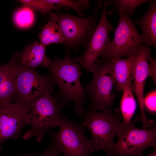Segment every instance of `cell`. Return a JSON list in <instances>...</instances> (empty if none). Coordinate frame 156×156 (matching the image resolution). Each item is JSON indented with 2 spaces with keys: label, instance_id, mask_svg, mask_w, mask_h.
Returning a JSON list of instances; mask_svg holds the SVG:
<instances>
[{
  "label": "cell",
  "instance_id": "obj_13",
  "mask_svg": "<svg viewBox=\"0 0 156 156\" xmlns=\"http://www.w3.org/2000/svg\"><path fill=\"white\" fill-rule=\"evenodd\" d=\"M19 54L15 53L9 62L0 65V103L13 102Z\"/></svg>",
  "mask_w": 156,
  "mask_h": 156
},
{
  "label": "cell",
  "instance_id": "obj_19",
  "mask_svg": "<svg viewBox=\"0 0 156 156\" xmlns=\"http://www.w3.org/2000/svg\"><path fill=\"white\" fill-rule=\"evenodd\" d=\"M148 0H112L110 1L113 7L107 13L112 15L115 12L131 18L135 10L144 3H149Z\"/></svg>",
  "mask_w": 156,
  "mask_h": 156
},
{
  "label": "cell",
  "instance_id": "obj_22",
  "mask_svg": "<svg viewBox=\"0 0 156 156\" xmlns=\"http://www.w3.org/2000/svg\"><path fill=\"white\" fill-rule=\"evenodd\" d=\"M55 4L64 7L73 8L78 13L79 15L82 17V11L89 7V0L72 1L67 0H51Z\"/></svg>",
  "mask_w": 156,
  "mask_h": 156
},
{
  "label": "cell",
  "instance_id": "obj_29",
  "mask_svg": "<svg viewBox=\"0 0 156 156\" xmlns=\"http://www.w3.org/2000/svg\"><path fill=\"white\" fill-rule=\"evenodd\" d=\"M106 156H113L111 155H106Z\"/></svg>",
  "mask_w": 156,
  "mask_h": 156
},
{
  "label": "cell",
  "instance_id": "obj_6",
  "mask_svg": "<svg viewBox=\"0 0 156 156\" xmlns=\"http://www.w3.org/2000/svg\"><path fill=\"white\" fill-rule=\"evenodd\" d=\"M15 85L13 102L28 111L32 103L47 93H52L55 83L50 73L41 75L35 69L27 67L20 62Z\"/></svg>",
  "mask_w": 156,
  "mask_h": 156
},
{
  "label": "cell",
  "instance_id": "obj_3",
  "mask_svg": "<svg viewBox=\"0 0 156 156\" xmlns=\"http://www.w3.org/2000/svg\"><path fill=\"white\" fill-rule=\"evenodd\" d=\"M83 118L81 124L90 131L95 151L111 155L114 138L124 121L120 110L106 113L88 109Z\"/></svg>",
  "mask_w": 156,
  "mask_h": 156
},
{
  "label": "cell",
  "instance_id": "obj_5",
  "mask_svg": "<svg viewBox=\"0 0 156 156\" xmlns=\"http://www.w3.org/2000/svg\"><path fill=\"white\" fill-rule=\"evenodd\" d=\"M140 120L138 116L132 121L123 122L116 133L118 140L113 144L111 155L145 156L143 153L146 149L156 148V123L147 128H138L135 123Z\"/></svg>",
  "mask_w": 156,
  "mask_h": 156
},
{
  "label": "cell",
  "instance_id": "obj_15",
  "mask_svg": "<svg viewBox=\"0 0 156 156\" xmlns=\"http://www.w3.org/2000/svg\"><path fill=\"white\" fill-rule=\"evenodd\" d=\"M46 46L38 41L26 46L19 54V59L24 66L35 69L39 66L48 67L51 60L46 54Z\"/></svg>",
  "mask_w": 156,
  "mask_h": 156
},
{
  "label": "cell",
  "instance_id": "obj_25",
  "mask_svg": "<svg viewBox=\"0 0 156 156\" xmlns=\"http://www.w3.org/2000/svg\"><path fill=\"white\" fill-rule=\"evenodd\" d=\"M60 154L50 144L44 152L36 156H60ZM30 155L33 156L31 155Z\"/></svg>",
  "mask_w": 156,
  "mask_h": 156
},
{
  "label": "cell",
  "instance_id": "obj_9",
  "mask_svg": "<svg viewBox=\"0 0 156 156\" xmlns=\"http://www.w3.org/2000/svg\"><path fill=\"white\" fill-rule=\"evenodd\" d=\"M102 2L103 6L100 21L88 40L86 51L80 56L70 57L73 62H78L87 71H90L98 57L107 49L110 42L109 33L113 30V26L107 18L110 1Z\"/></svg>",
  "mask_w": 156,
  "mask_h": 156
},
{
  "label": "cell",
  "instance_id": "obj_28",
  "mask_svg": "<svg viewBox=\"0 0 156 156\" xmlns=\"http://www.w3.org/2000/svg\"><path fill=\"white\" fill-rule=\"evenodd\" d=\"M2 148V147L1 146V145H0V152L1 151V150Z\"/></svg>",
  "mask_w": 156,
  "mask_h": 156
},
{
  "label": "cell",
  "instance_id": "obj_30",
  "mask_svg": "<svg viewBox=\"0 0 156 156\" xmlns=\"http://www.w3.org/2000/svg\"><path fill=\"white\" fill-rule=\"evenodd\" d=\"M16 156H23V155L21 156V155H17Z\"/></svg>",
  "mask_w": 156,
  "mask_h": 156
},
{
  "label": "cell",
  "instance_id": "obj_12",
  "mask_svg": "<svg viewBox=\"0 0 156 156\" xmlns=\"http://www.w3.org/2000/svg\"><path fill=\"white\" fill-rule=\"evenodd\" d=\"M146 47L143 46L137 53L132 83V92L137 98L140 110V120L143 128L151 127L155 123L149 120L145 114L144 106V92L146 79L148 75V63L147 59Z\"/></svg>",
  "mask_w": 156,
  "mask_h": 156
},
{
  "label": "cell",
  "instance_id": "obj_18",
  "mask_svg": "<svg viewBox=\"0 0 156 156\" xmlns=\"http://www.w3.org/2000/svg\"><path fill=\"white\" fill-rule=\"evenodd\" d=\"M120 103V112L124 121L130 122L136 109V104L131 87H124Z\"/></svg>",
  "mask_w": 156,
  "mask_h": 156
},
{
  "label": "cell",
  "instance_id": "obj_2",
  "mask_svg": "<svg viewBox=\"0 0 156 156\" xmlns=\"http://www.w3.org/2000/svg\"><path fill=\"white\" fill-rule=\"evenodd\" d=\"M90 71L92 74L93 78L84 88L90 102L88 109L106 113L112 112L116 94L114 89L117 88L110 61L98 59Z\"/></svg>",
  "mask_w": 156,
  "mask_h": 156
},
{
  "label": "cell",
  "instance_id": "obj_20",
  "mask_svg": "<svg viewBox=\"0 0 156 156\" xmlns=\"http://www.w3.org/2000/svg\"><path fill=\"white\" fill-rule=\"evenodd\" d=\"M17 1L24 7L38 11L43 16L46 15L53 10L64 7L55 4L51 0H20Z\"/></svg>",
  "mask_w": 156,
  "mask_h": 156
},
{
  "label": "cell",
  "instance_id": "obj_7",
  "mask_svg": "<svg viewBox=\"0 0 156 156\" xmlns=\"http://www.w3.org/2000/svg\"><path fill=\"white\" fill-rule=\"evenodd\" d=\"M64 106L49 92L34 101L29 111L30 128L23 139L27 140L35 136L37 142H41L45 133L60 125Z\"/></svg>",
  "mask_w": 156,
  "mask_h": 156
},
{
  "label": "cell",
  "instance_id": "obj_10",
  "mask_svg": "<svg viewBox=\"0 0 156 156\" xmlns=\"http://www.w3.org/2000/svg\"><path fill=\"white\" fill-rule=\"evenodd\" d=\"M101 5V1L90 16L81 18L60 13L57 23L62 30L63 43L69 45L77 43L85 39L88 40L97 25L96 18Z\"/></svg>",
  "mask_w": 156,
  "mask_h": 156
},
{
  "label": "cell",
  "instance_id": "obj_24",
  "mask_svg": "<svg viewBox=\"0 0 156 156\" xmlns=\"http://www.w3.org/2000/svg\"><path fill=\"white\" fill-rule=\"evenodd\" d=\"M147 59L149 62L148 64V77L152 78L156 83V61L152 57L150 53V49L148 47L146 48Z\"/></svg>",
  "mask_w": 156,
  "mask_h": 156
},
{
  "label": "cell",
  "instance_id": "obj_11",
  "mask_svg": "<svg viewBox=\"0 0 156 156\" xmlns=\"http://www.w3.org/2000/svg\"><path fill=\"white\" fill-rule=\"evenodd\" d=\"M29 124V111L15 103H0V145L17 138Z\"/></svg>",
  "mask_w": 156,
  "mask_h": 156
},
{
  "label": "cell",
  "instance_id": "obj_4",
  "mask_svg": "<svg viewBox=\"0 0 156 156\" xmlns=\"http://www.w3.org/2000/svg\"><path fill=\"white\" fill-rule=\"evenodd\" d=\"M59 131L48 132L52 138L50 144L59 154L64 156H90L95 151L91 140L85 135L84 127L62 114Z\"/></svg>",
  "mask_w": 156,
  "mask_h": 156
},
{
  "label": "cell",
  "instance_id": "obj_16",
  "mask_svg": "<svg viewBox=\"0 0 156 156\" xmlns=\"http://www.w3.org/2000/svg\"><path fill=\"white\" fill-rule=\"evenodd\" d=\"M148 11L142 16L133 22L139 25L145 40L146 47H156V2L151 0Z\"/></svg>",
  "mask_w": 156,
  "mask_h": 156
},
{
  "label": "cell",
  "instance_id": "obj_23",
  "mask_svg": "<svg viewBox=\"0 0 156 156\" xmlns=\"http://www.w3.org/2000/svg\"><path fill=\"white\" fill-rule=\"evenodd\" d=\"M156 91L152 92L144 99V110L146 109L150 113H156Z\"/></svg>",
  "mask_w": 156,
  "mask_h": 156
},
{
  "label": "cell",
  "instance_id": "obj_26",
  "mask_svg": "<svg viewBox=\"0 0 156 156\" xmlns=\"http://www.w3.org/2000/svg\"><path fill=\"white\" fill-rule=\"evenodd\" d=\"M146 156H156V148L154 151Z\"/></svg>",
  "mask_w": 156,
  "mask_h": 156
},
{
  "label": "cell",
  "instance_id": "obj_21",
  "mask_svg": "<svg viewBox=\"0 0 156 156\" xmlns=\"http://www.w3.org/2000/svg\"><path fill=\"white\" fill-rule=\"evenodd\" d=\"M34 18L33 11L24 6L17 10L13 16L15 24L21 28H26L31 26L34 23Z\"/></svg>",
  "mask_w": 156,
  "mask_h": 156
},
{
  "label": "cell",
  "instance_id": "obj_8",
  "mask_svg": "<svg viewBox=\"0 0 156 156\" xmlns=\"http://www.w3.org/2000/svg\"><path fill=\"white\" fill-rule=\"evenodd\" d=\"M119 14V21L114 37L107 49L100 57L106 61L110 62L115 58L136 54L145 45L143 35L138 32L131 18L123 14Z\"/></svg>",
  "mask_w": 156,
  "mask_h": 156
},
{
  "label": "cell",
  "instance_id": "obj_17",
  "mask_svg": "<svg viewBox=\"0 0 156 156\" xmlns=\"http://www.w3.org/2000/svg\"><path fill=\"white\" fill-rule=\"evenodd\" d=\"M58 16V15L55 13H51L48 22L42 27L38 35L40 43L46 47L52 44L63 42L62 33L57 23Z\"/></svg>",
  "mask_w": 156,
  "mask_h": 156
},
{
  "label": "cell",
  "instance_id": "obj_14",
  "mask_svg": "<svg viewBox=\"0 0 156 156\" xmlns=\"http://www.w3.org/2000/svg\"><path fill=\"white\" fill-rule=\"evenodd\" d=\"M137 54L126 58H117L110 61L112 75L118 91L131 86Z\"/></svg>",
  "mask_w": 156,
  "mask_h": 156
},
{
  "label": "cell",
  "instance_id": "obj_27",
  "mask_svg": "<svg viewBox=\"0 0 156 156\" xmlns=\"http://www.w3.org/2000/svg\"><path fill=\"white\" fill-rule=\"evenodd\" d=\"M24 156H29L27 154H25L24 155Z\"/></svg>",
  "mask_w": 156,
  "mask_h": 156
},
{
  "label": "cell",
  "instance_id": "obj_1",
  "mask_svg": "<svg viewBox=\"0 0 156 156\" xmlns=\"http://www.w3.org/2000/svg\"><path fill=\"white\" fill-rule=\"evenodd\" d=\"M47 68L59 88V102L64 105L73 102L74 112L79 118H83L86 98L80 81L82 73L79 64L73 62L67 53L62 59L56 57L51 60Z\"/></svg>",
  "mask_w": 156,
  "mask_h": 156
}]
</instances>
